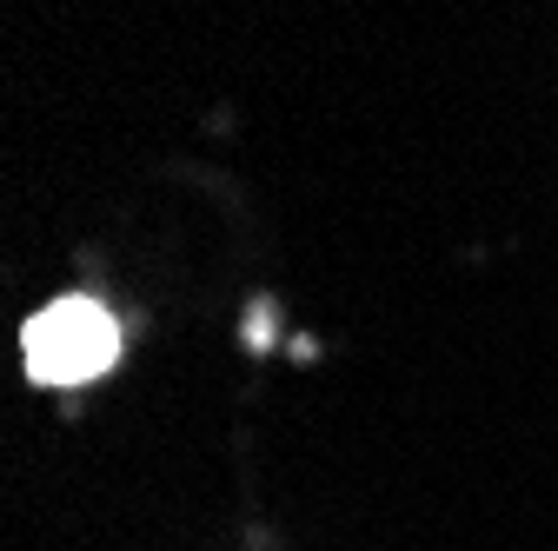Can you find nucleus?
Here are the masks:
<instances>
[{
	"mask_svg": "<svg viewBox=\"0 0 558 551\" xmlns=\"http://www.w3.org/2000/svg\"><path fill=\"white\" fill-rule=\"evenodd\" d=\"M120 353V326L94 299H60L27 326V372L47 385H87Z\"/></svg>",
	"mask_w": 558,
	"mask_h": 551,
	"instance_id": "1",
	"label": "nucleus"
}]
</instances>
